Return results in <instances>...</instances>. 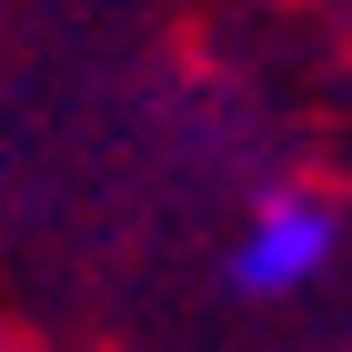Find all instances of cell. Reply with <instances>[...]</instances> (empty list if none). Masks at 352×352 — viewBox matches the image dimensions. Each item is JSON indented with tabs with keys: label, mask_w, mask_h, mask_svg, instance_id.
Returning a JSON list of instances; mask_svg holds the SVG:
<instances>
[{
	"label": "cell",
	"mask_w": 352,
	"mask_h": 352,
	"mask_svg": "<svg viewBox=\"0 0 352 352\" xmlns=\"http://www.w3.org/2000/svg\"><path fill=\"white\" fill-rule=\"evenodd\" d=\"M322 262H332V212H322V201H302V191L262 201L252 232L232 242V282H242V292H302Z\"/></svg>",
	"instance_id": "1"
}]
</instances>
